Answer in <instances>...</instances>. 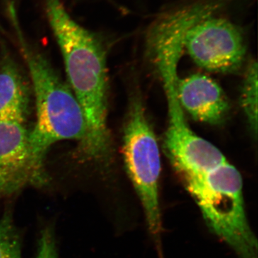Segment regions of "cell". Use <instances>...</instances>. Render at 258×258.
I'll return each mask as SVG.
<instances>
[{
  "label": "cell",
  "instance_id": "8fae6325",
  "mask_svg": "<svg viewBox=\"0 0 258 258\" xmlns=\"http://www.w3.org/2000/svg\"><path fill=\"white\" fill-rule=\"evenodd\" d=\"M35 258H57L55 232L52 226H47L41 231Z\"/></svg>",
  "mask_w": 258,
  "mask_h": 258
},
{
  "label": "cell",
  "instance_id": "ba28073f",
  "mask_svg": "<svg viewBox=\"0 0 258 258\" xmlns=\"http://www.w3.org/2000/svg\"><path fill=\"white\" fill-rule=\"evenodd\" d=\"M28 108L26 86L16 64L8 57L0 63V121H25Z\"/></svg>",
  "mask_w": 258,
  "mask_h": 258
},
{
  "label": "cell",
  "instance_id": "3957f363",
  "mask_svg": "<svg viewBox=\"0 0 258 258\" xmlns=\"http://www.w3.org/2000/svg\"><path fill=\"white\" fill-rule=\"evenodd\" d=\"M123 154L127 174L142 204L148 229L160 247V152L139 95L134 96L129 106L123 131Z\"/></svg>",
  "mask_w": 258,
  "mask_h": 258
},
{
  "label": "cell",
  "instance_id": "6da1fadb",
  "mask_svg": "<svg viewBox=\"0 0 258 258\" xmlns=\"http://www.w3.org/2000/svg\"><path fill=\"white\" fill-rule=\"evenodd\" d=\"M47 20L63 57L71 90L82 108L87 134L80 151L89 160H103L111 147L107 125L106 51L99 39L75 21L60 0H45Z\"/></svg>",
  "mask_w": 258,
  "mask_h": 258
},
{
  "label": "cell",
  "instance_id": "5b68a950",
  "mask_svg": "<svg viewBox=\"0 0 258 258\" xmlns=\"http://www.w3.org/2000/svg\"><path fill=\"white\" fill-rule=\"evenodd\" d=\"M168 114L164 149L183 181L202 175L227 161L220 149L190 128L179 103L168 105Z\"/></svg>",
  "mask_w": 258,
  "mask_h": 258
},
{
  "label": "cell",
  "instance_id": "7a4b0ae2",
  "mask_svg": "<svg viewBox=\"0 0 258 258\" xmlns=\"http://www.w3.org/2000/svg\"><path fill=\"white\" fill-rule=\"evenodd\" d=\"M8 13L20 51L29 69L36 101L37 120L28 133L34 186L47 184L45 160L56 142L76 140L81 145L87 134L86 118L71 88L57 74L46 57L28 43L19 23L15 6Z\"/></svg>",
  "mask_w": 258,
  "mask_h": 258
},
{
  "label": "cell",
  "instance_id": "277c9868",
  "mask_svg": "<svg viewBox=\"0 0 258 258\" xmlns=\"http://www.w3.org/2000/svg\"><path fill=\"white\" fill-rule=\"evenodd\" d=\"M214 13L191 25L184 40V49L194 62L211 72L232 73L241 67L246 47L240 29Z\"/></svg>",
  "mask_w": 258,
  "mask_h": 258
},
{
  "label": "cell",
  "instance_id": "8992f818",
  "mask_svg": "<svg viewBox=\"0 0 258 258\" xmlns=\"http://www.w3.org/2000/svg\"><path fill=\"white\" fill-rule=\"evenodd\" d=\"M34 185L28 132L23 122L0 121V195Z\"/></svg>",
  "mask_w": 258,
  "mask_h": 258
},
{
  "label": "cell",
  "instance_id": "9c48e42d",
  "mask_svg": "<svg viewBox=\"0 0 258 258\" xmlns=\"http://www.w3.org/2000/svg\"><path fill=\"white\" fill-rule=\"evenodd\" d=\"M257 62H249L244 74L241 102L251 132L257 134Z\"/></svg>",
  "mask_w": 258,
  "mask_h": 258
},
{
  "label": "cell",
  "instance_id": "30bf717a",
  "mask_svg": "<svg viewBox=\"0 0 258 258\" xmlns=\"http://www.w3.org/2000/svg\"><path fill=\"white\" fill-rule=\"evenodd\" d=\"M22 240L13 214L7 209L0 219V258H21Z\"/></svg>",
  "mask_w": 258,
  "mask_h": 258
},
{
  "label": "cell",
  "instance_id": "52a82bcc",
  "mask_svg": "<svg viewBox=\"0 0 258 258\" xmlns=\"http://www.w3.org/2000/svg\"><path fill=\"white\" fill-rule=\"evenodd\" d=\"M176 95L183 111L203 123L217 124L228 112L229 103L225 93L213 79L205 75L178 78Z\"/></svg>",
  "mask_w": 258,
  "mask_h": 258
}]
</instances>
